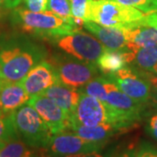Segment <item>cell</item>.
Returning a JSON list of instances; mask_svg holds the SVG:
<instances>
[{"label": "cell", "instance_id": "ac0fdd59", "mask_svg": "<svg viewBox=\"0 0 157 157\" xmlns=\"http://www.w3.org/2000/svg\"><path fill=\"white\" fill-rule=\"evenodd\" d=\"M128 63H134L136 71L151 72L157 63V45L141 47L135 51H127Z\"/></svg>", "mask_w": 157, "mask_h": 157}, {"label": "cell", "instance_id": "d6986e66", "mask_svg": "<svg viewBox=\"0 0 157 157\" xmlns=\"http://www.w3.org/2000/svg\"><path fill=\"white\" fill-rule=\"evenodd\" d=\"M97 66L105 73H116L126 67L128 64L127 59V51L106 50L96 62Z\"/></svg>", "mask_w": 157, "mask_h": 157}, {"label": "cell", "instance_id": "30bf717a", "mask_svg": "<svg viewBox=\"0 0 157 157\" xmlns=\"http://www.w3.org/2000/svg\"><path fill=\"white\" fill-rule=\"evenodd\" d=\"M27 104L33 107L50 129L52 135L67 131L69 116L54 101L42 94L30 97Z\"/></svg>", "mask_w": 157, "mask_h": 157}, {"label": "cell", "instance_id": "5bb4252c", "mask_svg": "<svg viewBox=\"0 0 157 157\" xmlns=\"http://www.w3.org/2000/svg\"><path fill=\"white\" fill-rule=\"evenodd\" d=\"M84 27L94 34L106 48L113 51H128L124 30L103 26L92 21L84 22Z\"/></svg>", "mask_w": 157, "mask_h": 157}, {"label": "cell", "instance_id": "8fae6325", "mask_svg": "<svg viewBox=\"0 0 157 157\" xmlns=\"http://www.w3.org/2000/svg\"><path fill=\"white\" fill-rule=\"evenodd\" d=\"M56 70L59 80L74 88H81L98 73L95 64L87 61L64 62Z\"/></svg>", "mask_w": 157, "mask_h": 157}, {"label": "cell", "instance_id": "7c38bea8", "mask_svg": "<svg viewBox=\"0 0 157 157\" xmlns=\"http://www.w3.org/2000/svg\"><path fill=\"white\" fill-rule=\"evenodd\" d=\"M59 79L55 67L47 62L41 61L32 68V70L19 82L31 97L42 94Z\"/></svg>", "mask_w": 157, "mask_h": 157}, {"label": "cell", "instance_id": "2e32d148", "mask_svg": "<svg viewBox=\"0 0 157 157\" xmlns=\"http://www.w3.org/2000/svg\"><path fill=\"white\" fill-rule=\"evenodd\" d=\"M30 96L20 82H4L0 89V108L10 114L28 102Z\"/></svg>", "mask_w": 157, "mask_h": 157}, {"label": "cell", "instance_id": "603a6c76", "mask_svg": "<svg viewBox=\"0 0 157 157\" xmlns=\"http://www.w3.org/2000/svg\"><path fill=\"white\" fill-rule=\"evenodd\" d=\"M19 138L10 114L0 116V141L7 143Z\"/></svg>", "mask_w": 157, "mask_h": 157}, {"label": "cell", "instance_id": "836d02e7", "mask_svg": "<svg viewBox=\"0 0 157 157\" xmlns=\"http://www.w3.org/2000/svg\"><path fill=\"white\" fill-rule=\"evenodd\" d=\"M5 3H6V0H0V8L2 6H5Z\"/></svg>", "mask_w": 157, "mask_h": 157}, {"label": "cell", "instance_id": "7402d4cb", "mask_svg": "<svg viewBox=\"0 0 157 157\" xmlns=\"http://www.w3.org/2000/svg\"><path fill=\"white\" fill-rule=\"evenodd\" d=\"M47 11H52L58 17H61L72 25H77L72 15L70 0H48Z\"/></svg>", "mask_w": 157, "mask_h": 157}, {"label": "cell", "instance_id": "1f68e13d", "mask_svg": "<svg viewBox=\"0 0 157 157\" xmlns=\"http://www.w3.org/2000/svg\"><path fill=\"white\" fill-rule=\"evenodd\" d=\"M151 97L153 98V100L155 101V102L157 103V87H154V89L152 90Z\"/></svg>", "mask_w": 157, "mask_h": 157}, {"label": "cell", "instance_id": "9a60e30c", "mask_svg": "<svg viewBox=\"0 0 157 157\" xmlns=\"http://www.w3.org/2000/svg\"><path fill=\"white\" fill-rule=\"evenodd\" d=\"M62 108L69 118L73 115L79 98L77 88L64 84L59 79L42 93Z\"/></svg>", "mask_w": 157, "mask_h": 157}, {"label": "cell", "instance_id": "d4e9b609", "mask_svg": "<svg viewBox=\"0 0 157 157\" xmlns=\"http://www.w3.org/2000/svg\"><path fill=\"white\" fill-rule=\"evenodd\" d=\"M90 0H70L72 15L75 19L86 21V11Z\"/></svg>", "mask_w": 157, "mask_h": 157}, {"label": "cell", "instance_id": "83f0119b", "mask_svg": "<svg viewBox=\"0 0 157 157\" xmlns=\"http://www.w3.org/2000/svg\"><path fill=\"white\" fill-rule=\"evenodd\" d=\"M147 132L157 141V113L150 116L147 121Z\"/></svg>", "mask_w": 157, "mask_h": 157}, {"label": "cell", "instance_id": "44dd1931", "mask_svg": "<svg viewBox=\"0 0 157 157\" xmlns=\"http://www.w3.org/2000/svg\"><path fill=\"white\" fill-rule=\"evenodd\" d=\"M110 79L105 78H94L82 86L83 88L78 89L79 93L93 96L100 101H106L107 96V88Z\"/></svg>", "mask_w": 157, "mask_h": 157}, {"label": "cell", "instance_id": "e575fe53", "mask_svg": "<svg viewBox=\"0 0 157 157\" xmlns=\"http://www.w3.org/2000/svg\"><path fill=\"white\" fill-rule=\"evenodd\" d=\"M6 143H4V142H2V141H0V149L4 147V145H5Z\"/></svg>", "mask_w": 157, "mask_h": 157}, {"label": "cell", "instance_id": "7a4b0ae2", "mask_svg": "<svg viewBox=\"0 0 157 157\" xmlns=\"http://www.w3.org/2000/svg\"><path fill=\"white\" fill-rule=\"evenodd\" d=\"M15 16L24 31L40 36L60 38L77 30L72 25L50 11L33 12L27 9H17Z\"/></svg>", "mask_w": 157, "mask_h": 157}, {"label": "cell", "instance_id": "4dcf8cb0", "mask_svg": "<svg viewBox=\"0 0 157 157\" xmlns=\"http://www.w3.org/2000/svg\"><path fill=\"white\" fill-rule=\"evenodd\" d=\"M135 150H128V151H124L120 154H116L113 155H110V157H135Z\"/></svg>", "mask_w": 157, "mask_h": 157}, {"label": "cell", "instance_id": "277c9868", "mask_svg": "<svg viewBox=\"0 0 157 157\" xmlns=\"http://www.w3.org/2000/svg\"><path fill=\"white\" fill-rule=\"evenodd\" d=\"M39 61L34 51L11 46L0 51V78L5 82H19Z\"/></svg>", "mask_w": 157, "mask_h": 157}, {"label": "cell", "instance_id": "52a82bcc", "mask_svg": "<svg viewBox=\"0 0 157 157\" xmlns=\"http://www.w3.org/2000/svg\"><path fill=\"white\" fill-rule=\"evenodd\" d=\"M58 46L79 60L95 63L101 54L107 50L101 41L94 36L78 29L58 39Z\"/></svg>", "mask_w": 157, "mask_h": 157}, {"label": "cell", "instance_id": "e0dca14e", "mask_svg": "<svg viewBox=\"0 0 157 157\" xmlns=\"http://www.w3.org/2000/svg\"><path fill=\"white\" fill-rule=\"evenodd\" d=\"M128 40V51H135L141 47L157 45V29L140 26L124 30Z\"/></svg>", "mask_w": 157, "mask_h": 157}, {"label": "cell", "instance_id": "ffe728a7", "mask_svg": "<svg viewBox=\"0 0 157 157\" xmlns=\"http://www.w3.org/2000/svg\"><path fill=\"white\" fill-rule=\"evenodd\" d=\"M33 148L19 138L6 143L0 149V157H41Z\"/></svg>", "mask_w": 157, "mask_h": 157}, {"label": "cell", "instance_id": "3957f363", "mask_svg": "<svg viewBox=\"0 0 157 157\" xmlns=\"http://www.w3.org/2000/svg\"><path fill=\"white\" fill-rule=\"evenodd\" d=\"M18 136L33 148H44L52 137L50 129L38 112L28 104L10 113Z\"/></svg>", "mask_w": 157, "mask_h": 157}, {"label": "cell", "instance_id": "8992f818", "mask_svg": "<svg viewBox=\"0 0 157 157\" xmlns=\"http://www.w3.org/2000/svg\"><path fill=\"white\" fill-rule=\"evenodd\" d=\"M106 143L85 140L73 132H61L52 135L45 147L42 157H64L72 155L101 151Z\"/></svg>", "mask_w": 157, "mask_h": 157}, {"label": "cell", "instance_id": "f546056e", "mask_svg": "<svg viewBox=\"0 0 157 157\" xmlns=\"http://www.w3.org/2000/svg\"><path fill=\"white\" fill-rule=\"evenodd\" d=\"M64 157H110L108 155H103L101 151H94L90 153H85V154H78V155H72Z\"/></svg>", "mask_w": 157, "mask_h": 157}, {"label": "cell", "instance_id": "6da1fadb", "mask_svg": "<svg viewBox=\"0 0 157 157\" xmlns=\"http://www.w3.org/2000/svg\"><path fill=\"white\" fill-rule=\"evenodd\" d=\"M144 15L145 13L135 7L111 0H90L86 11V21L107 27L129 30L135 28L137 22Z\"/></svg>", "mask_w": 157, "mask_h": 157}, {"label": "cell", "instance_id": "f1b7e54d", "mask_svg": "<svg viewBox=\"0 0 157 157\" xmlns=\"http://www.w3.org/2000/svg\"><path fill=\"white\" fill-rule=\"evenodd\" d=\"M140 75H141L143 78H145L150 82V84L154 87H157V73L153 72H143V71H136Z\"/></svg>", "mask_w": 157, "mask_h": 157}, {"label": "cell", "instance_id": "4fadbf2b", "mask_svg": "<svg viewBox=\"0 0 157 157\" xmlns=\"http://www.w3.org/2000/svg\"><path fill=\"white\" fill-rule=\"evenodd\" d=\"M68 130L85 140L100 143H107L113 136L128 131V129L113 124L106 123L88 127L73 121L69 122Z\"/></svg>", "mask_w": 157, "mask_h": 157}, {"label": "cell", "instance_id": "4316f807", "mask_svg": "<svg viewBox=\"0 0 157 157\" xmlns=\"http://www.w3.org/2000/svg\"><path fill=\"white\" fill-rule=\"evenodd\" d=\"M135 157H157V147L148 143H142L135 151Z\"/></svg>", "mask_w": 157, "mask_h": 157}, {"label": "cell", "instance_id": "d590c367", "mask_svg": "<svg viewBox=\"0 0 157 157\" xmlns=\"http://www.w3.org/2000/svg\"><path fill=\"white\" fill-rule=\"evenodd\" d=\"M5 81H3L1 78H0V89H1V87H2V85H3V83H4Z\"/></svg>", "mask_w": 157, "mask_h": 157}, {"label": "cell", "instance_id": "ba28073f", "mask_svg": "<svg viewBox=\"0 0 157 157\" xmlns=\"http://www.w3.org/2000/svg\"><path fill=\"white\" fill-rule=\"evenodd\" d=\"M104 102L116 114L120 122L128 128H132L140 120L143 104L124 94L111 79L108 84L107 99Z\"/></svg>", "mask_w": 157, "mask_h": 157}, {"label": "cell", "instance_id": "8d00e7d4", "mask_svg": "<svg viewBox=\"0 0 157 157\" xmlns=\"http://www.w3.org/2000/svg\"><path fill=\"white\" fill-rule=\"evenodd\" d=\"M2 115H5V113H3V111H2V109L0 108V116H2Z\"/></svg>", "mask_w": 157, "mask_h": 157}, {"label": "cell", "instance_id": "9c48e42d", "mask_svg": "<svg viewBox=\"0 0 157 157\" xmlns=\"http://www.w3.org/2000/svg\"><path fill=\"white\" fill-rule=\"evenodd\" d=\"M109 78L119 89L135 101L144 104L151 98L152 85L136 71L124 67L111 73Z\"/></svg>", "mask_w": 157, "mask_h": 157}, {"label": "cell", "instance_id": "484cf974", "mask_svg": "<svg viewBox=\"0 0 157 157\" xmlns=\"http://www.w3.org/2000/svg\"><path fill=\"white\" fill-rule=\"evenodd\" d=\"M27 10L33 12L47 11L48 0H24Z\"/></svg>", "mask_w": 157, "mask_h": 157}, {"label": "cell", "instance_id": "5b68a950", "mask_svg": "<svg viewBox=\"0 0 157 157\" xmlns=\"http://www.w3.org/2000/svg\"><path fill=\"white\" fill-rule=\"evenodd\" d=\"M71 121L88 127L109 123L128 130L130 129L120 122L116 114L106 102L82 93H79L75 111L69 118V122Z\"/></svg>", "mask_w": 157, "mask_h": 157}, {"label": "cell", "instance_id": "d6a6232c", "mask_svg": "<svg viewBox=\"0 0 157 157\" xmlns=\"http://www.w3.org/2000/svg\"><path fill=\"white\" fill-rule=\"evenodd\" d=\"M151 72H153V73H157V63L156 65L154 67V68L151 70Z\"/></svg>", "mask_w": 157, "mask_h": 157}, {"label": "cell", "instance_id": "cb8c5ba5", "mask_svg": "<svg viewBox=\"0 0 157 157\" xmlns=\"http://www.w3.org/2000/svg\"><path fill=\"white\" fill-rule=\"evenodd\" d=\"M124 6L135 7L143 13L157 11V0H111Z\"/></svg>", "mask_w": 157, "mask_h": 157}]
</instances>
